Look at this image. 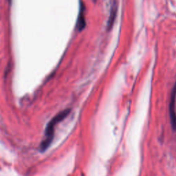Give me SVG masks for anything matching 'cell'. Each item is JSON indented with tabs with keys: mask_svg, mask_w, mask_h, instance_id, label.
Instances as JSON below:
<instances>
[{
	"mask_svg": "<svg viewBox=\"0 0 176 176\" xmlns=\"http://www.w3.org/2000/svg\"><path fill=\"white\" fill-rule=\"evenodd\" d=\"M175 96H176V84L173 89L171 102L169 105V115L171 118V125L173 129L176 130V114H175Z\"/></svg>",
	"mask_w": 176,
	"mask_h": 176,
	"instance_id": "obj_2",
	"label": "cell"
},
{
	"mask_svg": "<svg viewBox=\"0 0 176 176\" xmlns=\"http://www.w3.org/2000/svg\"><path fill=\"white\" fill-rule=\"evenodd\" d=\"M70 112V109H65L62 112H61L57 114L56 116L52 118V119L48 122V124L46 127L45 131V138L41 143V150L45 151L48 149L50 146L52 140L54 138V128L58 122H60L63 120L66 117L69 115Z\"/></svg>",
	"mask_w": 176,
	"mask_h": 176,
	"instance_id": "obj_1",
	"label": "cell"
},
{
	"mask_svg": "<svg viewBox=\"0 0 176 176\" xmlns=\"http://www.w3.org/2000/svg\"><path fill=\"white\" fill-rule=\"evenodd\" d=\"M84 11H85V7L83 4H82L81 9H80L78 21H77V28H78L79 30H82L84 29V28L86 25Z\"/></svg>",
	"mask_w": 176,
	"mask_h": 176,
	"instance_id": "obj_4",
	"label": "cell"
},
{
	"mask_svg": "<svg viewBox=\"0 0 176 176\" xmlns=\"http://www.w3.org/2000/svg\"><path fill=\"white\" fill-rule=\"evenodd\" d=\"M117 11H118V3H117L116 0H114L112 4V7H111L109 17L107 21V28L109 30L112 28L114 25V23L116 18Z\"/></svg>",
	"mask_w": 176,
	"mask_h": 176,
	"instance_id": "obj_3",
	"label": "cell"
},
{
	"mask_svg": "<svg viewBox=\"0 0 176 176\" xmlns=\"http://www.w3.org/2000/svg\"><path fill=\"white\" fill-rule=\"evenodd\" d=\"M8 1H11V0H8Z\"/></svg>",
	"mask_w": 176,
	"mask_h": 176,
	"instance_id": "obj_5",
	"label": "cell"
}]
</instances>
